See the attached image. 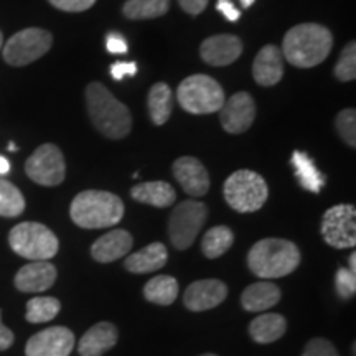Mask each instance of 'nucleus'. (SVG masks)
Listing matches in <instances>:
<instances>
[{
    "label": "nucleus",
    "instance_id": "25",
    "mask_svg": "<svg viewBox=\"0 0 356 356\" xmlns=\"http://www.w3.org/2000/svg\"><path fill=\"white\" fill-rule=\"evenodd\" d=\"M147 108L155 126H163L170 119L173 111V92L170 86L165 83L154 84L147 96Z\"/></svg>",
    "mask_w": 356,
    "mask_h": 356
},
{
    "label": "nucleus",
    "instance_id": "19",
    "mask_svg": "<svg viewBox=\"0 0 356 356\" xmlns=\"http://www.w3.org/2000/svg\"><path fill=\"white\" fill-rule=\"evenodd\" d=\"M252 76L261 86H274L284 76V56L275 44H266L257 53L252 65Z\"/></svg>",
    "mask_w": 356,
    "mask_h": 356
},
{
    "label": "nucleus",
    "instance_id": "45",
    "mask_svg": "<svg viewBox=\"0 0 356 356\" xmlns=\"http://www.w3.org/2000/svg\"><path fill=\"white\" fill-rule=\"evenodd\" d=\"M8 150H10V152H15L17 150V147L13 145V142H10V145H8Z\"/></svg>",
    "mask_w": 356,
    "mask_h": 356
},
{
    "label": "nucleus",
    "instance_id": "23",
    "mask_svg": "<svg viewBox=\"0 0 356 356\" xmlns=\"http://www.w3.org/2000/svg\"><path fill=\"white\" fill-rule=\"evenodd\" d=\"M131 197L139 203L150 204L155 208H168L175 203L177 193L167 181H144L132 186Z\"/></svg>",
    "mask_w": 356,
    "mask_h": 356
},
{
    "label": "nucleus",
    "instance_id": "30",
    "mask_svg": "<svg viewBox=\"0 0 356 356\" xmlns=\"http://www.w3.org/2000/svg\"><path fill=\"white\" fill-rule=\"evenodd\" d=\"M61 304L55 297H35L26 302V322L44 323L50 322L60 314Z\"/></svg>",
    "mask_w": 356,
    "mask_h": 356
},
{
    "label": "nucleus",
    "instance_id": "42",
    "mask_svg": "<svg viewBox=\"0 0 356 356\" xmlns=\"http://www.w3.org/2000/svg\"><path fill=\"white\" fill-rule=\"evenodd\" d=\"M8 172H10V163H8V160L6 157L0 155V175H7Z\"/></svg>",
    "mask_w": 356,
    "mask_h": 356
},
{
    "label": "nucleus",
    "instance_id": "11",
    "mask_svg": "<svg viewBox=\"0 0 356 356\" xmlns=\"http://www.w3.org/2000/svg\"><path fill=\"white\" fill-rule=\"evenodd\" d=\"M322 236L332 248L346 249L356 244V208L353 204H337L325 211Z\"/></svg>",
    "mask_w": 356,
    "mask_h": 356
},
{
    "label": "nucleus",
    "instance_id": "37",
    "mask_svg": "<svg viewBox=\"0 0 356 356\" xmlns=\"http://www.w3.org/2000/svg\"><path fill=\"white\" fill-rule=\"evenodd\" d=\"M106 48H108L109 53L113 55H124L129 50V44L126 42V38L122 37L121 33H109L108 40H106Z\"/></svg>",
    "mask_w": 356,
    "mask_h": 356
},
{
    "label": "nucleus",
    "instance_id": "40",
    "mask_svg": "<svg viewBox=\"0 0 356 356\" xmlns=\"http://www.w3.org/2000/svg\"><path fill=\"white\" fill-rule=\"evenodd\" d=\"M180 7L190 15H200L208 6V0H178Z\"/></svg>",
    "mask_w": 356,
    "mask_h": 356
},
{
    "label": "nucleus",
    "instance_id": "10",
    "mask_svg": "<svg viewBox=\"0 0 356 356\" xmlns=\"http://www.w3.org/2000/svg\"><path fill=\"white\" fill-rule=\"evenodd\" d=\"M25 172L30 180L42 186H56L63 184L66 177V163L61 150L55 144L40 145L26 159Z\"/></svg>",
    "mask_w": 356,
    "mask_h": 356
},
{
    "label": "nucleus",
    "instance_id": "27",
    "mask_svg": "<svg viewBox=\"0 0 356 356\" xmlns=\"http://www.w3.org/2000/svg\"><path fill=\"white\" fill-rule=\"evenodd\" d=\"M144 297L157 305H172L178 297V282L172 275H157L144 287Z\"/></svg>",
    "mask_w": 356,
    "mask_h": 356
},
{
    "label": "nucleus",
    "instance_id": "18",
    "mask_svg": "<svg viewBox=\"0 0 356 356\" xmlns=\"http://www.w3.org/2000/svg\"><path fill=\"white\" fill-rule=\"evenodd\" d=\"M134 246L132 234L126 229H113L91 246V256L101 264L121 259Z\"/></svg>",
    "mask_w": 356,
    "mask_h": 356
},
{
    "label": "nucleus",
    "instance_id": "32",
    "mask_svg": "<svg viewBox=\"0 0 356 356\" xmlns=\"http://www.w3.org/2000/svg\"><path fill=\"white\" fill-rule=\"evenodd\" d=\"M335 76L340 81H353L356 78V43L350 42L341 51L340 60L335 66Z\"/></svg>",
    "mask_w": 356,
    "mask_h": 356
},
{
    "label": "nucleus",
    "instance_id": "4",
    "mask_svg": "<svg viewBox=\"0 0 356 356\" xmlns=\"http://www.w3.org/2000/svg\"><path fill=\"white\" fill-rule=\"evenodd\" d=\"M70 216L84 229L109 228L124 216V203L118 195L102 190H86L73 198Z\"/></svg>",
    "mask_w": 356,
    "mask_h": 356
},
{
    "label": "nucleus",
    "instance_id": "41",
    "mask_svg": "<svg viewBox=\"0 0 356 356\" xmlns=\"http://www.w3.org/2000/svg\"><path fill=\"white\" fill-rule=\"evenodd\" d=\"M13 340H15V337H13L12 330L2 323V310H0V351L10 348L13 345Z\"/></svg>",
    "mask_w": 356,
    "mask_h": 356
},
{
    "label": "nucleus",
    "instance_id": "39",
    "mask_svg": "<svg viewBox=\"0 0 356 356\" xmlns=\"http://www.w3.org/2000/svg\"><path fill=\"white\" fill-rule=\"evenodd\" d=\"M216 10L221 12L222 17L229 22H238L241 19V12L234 7L233 0H218Z\"/></svg>",
    "mask_w": 356,
    "mask_h": 356
},
{
    "label": "nucleus",
    "instance_id": "29",
    "mask_svg": "<svg viewBox=\"0 0 356 356\" xmlns=\"http://www.w3.org/2000/svg\"><path fill=\"white\" fill-rule=\"evenodd\" d=\"M234 234L228 226H215V228L208 229L203 236L202 251L208 259H216L225 254L228 249L233 246Z\"/></svg>",
    "mask_w": 356,
    "mask_h": 356
},
{
    "label": "nucleus",
    "instance_id": "6",
    "mask_svg": "<svg viewBox=\"0 0 356 356\" xmlns=\"http://www.w3.org/2000/svg\"><path fill=\"white\" fill-rule=\"evenodd\" d=\"M178 104L190 114H213L225 104L221 84L207 74H193L180 83L177 91Z\"/></svg>",
    "mask_w": 356,
    "mask_h": 356
},
{
    "label": "nucleus",
    "instance_id": "17",
    "mask_svg": "<svg viewBox=\"0 0 356 356\" xmlns=\"http://www.w3.org/2000/svg\"><path fill=\"white\" fill-rule=\"evenodd\" d=\"M56 267L48 261H32L15 275V287L20 292L38 293L48 291L56 280Z\"/></svg>",
    "mask_w": 356,
    "mask_h": 356
},
{
    "label": "nucleus",
    "instance_id": "36",
    "mask_svg": "<svg viewBox=\"0 0 356 356\" xmlns=\"http://www.w3.org/2000/svg\"><path fill=\"white\" fill-rule=\"evenodd\" d=\"M53 7L63 12H84L96 3V0H48Z\"/></svg>",
    "mask_w": 356,
    "mask_h": 356
},
{
    "label": "nucleus",
    "instance_id": "9",
    "mask_svg": "<svg viewBox=\"0 0 356 356\" xmlns=\"http://www.w3.org/2000/svg\"><path fill=\"white\" fill-rule=\"evenodd\" d=\"M53 44L50 32L43 29H25L7 40L3 60L10 66H26L47 55Z\"/></svg>",
    "mask_w": 356,
    "mask_h": 356
},
{
    "label": "nucleus",
    "instance_id": "43",
    "mask_svg": "<svg viewBox=\"0 0 356 356\" xmlns=\"http://www.w3.org/2000/svg\"><path fill=\"white\" fill-rule=\"evenodd\" d=\"M350 270H351V273L356 274V254H355V252L350 256Z\"/></svg>",
    "mask_w": 356,
    "mask_h": 356
},
{
    "label": "nucleus",
    "instance_id": "33",
    "mask_svg": "<svg viewBox=\"0 0 356 356\" xmlns=\"http://www.w3.org/2000/svg\"><path fill=\"white\" fill-rule=\"evenodd\" d=\"M337 132L351 149L356 147V113L355 109H343L335 119Z\"/></svg>",
    "mask_w": 356,
    "mask_h": 356
},
{
    "label": "nucleus",
    "instance_id": "24",
    "mask_svg": "<svg viewBox=\"0 0 356 356\" xmlns=\"http://www.w3.org/2000/svg\"><path fill=\"white\" fill-rule=\"evenodd\" d=\"M287 330V322L279 314H264L259 315L249 323V335L256 343L267 345L274 343L279 338L284 337Z\"/></svg>",
    "mask_w": 356,
    "mask_h": 356
},
{
    "label": "nucleus",
    "instance_id": "44",
    "mask_svg": "<svg viewBox=\"0 0 356 356\" xmlns=\"http://www.w3.org/2000/svg\"><path fill=\"white\" fill-rule=\"evenodd\" d=\"M239 2H241V6L244 7V8H249L252 6V3L256 2V0H239Z\"/></svg>",
    "mask_w": 356,
    "mask_h": 356
},
{
    "label": "nucleus",
    "instance_id": "35",
    "mask_svg": "<svg viewBox=\"0 0 356 356\" xmlns=\"http://www.w3.org/2000/svg\"><path fill=\"white\" fill-rule=\"evenodd\" d=\"M302 356H338L335 346L325 338H314L305 345Z\"/></svg>",
    "mask_w": 356,
    "mask_h": 356
},
{
    "label": "nucleus",
    "instance_id": "16",
    "mask_svg": "<svg viewBox=\"0 0 356 356\" xmlns=\"http://www.w3.org/2000/svg\"><path fill=\"white\" fill-rule=\"evenodd\" d=\"M243 53V43L236 35H215L207 38L200 47L204 63L211 66H228L234 63Z\"/></svg>",
    "mask_w": 356,
    "mask_h": 356
},
{
    "label": "nucleus",
    "instance_id": "2",
    "mask_svg": "<svg viewBox=\"0 0 356 356\" xmlns=\"http://www.w3.org/2000/svg\"><path fill=\"white\" fill-rule=\"evenodd\" d=\"M86 106L95 127L108 139H124L132 129L126 104L115 99L104 84L91 83L86 88Z\"/></svg>",
    "mask_w": 356,
    "mask_h": 356
},
{
    "label": "nucleus",
    "instance_id": "26",
    "mask_svg": "<svg viewBox=\"0 0 356 356\" xmlns=\"http://www.w3.org/2000/svg\"><path fill=\"white\" fill-rule=\"evenodd\" d=\"M291 162L293 165V170H296V177L299 178L300 185L304 186L307 191L318 193V191L323 188L325 175L315 167L314 160H312L309 154L296 150V152L292 154Z\"/></svg>",
    "mask_w": 356,
    "mask_h": 356
},
{
    "label": "nucleus",
    "instance_id": "15",
    "mask_svg": "<svg viewBox=\"0 0 356 356\" xmlns=\"http://www.w3.org/2000/svg\"><path fill=\"white\" fill-rule=\"evenodd\" d=\"M228 297V287L218 279H204L190 284L184 293L185 307L191 312L215 309Z\"/></svg>",
    "mask_w": 356,
    "mask_h": 356
},
{
    "label": "nucleus",
    "instance_id": "46",
    "mask_svg": "<svg viewBox=\"0 0 356 356\" xmlns=\"http://www.w3.org/2000/svg\"><path fill=\"white\" fill-rule=\"evenodd\" d=\"M2 44H3V35L0 32V51H2Z\"/></svg>",
    "mask_w": 356,
    "mask_h": 356
},
{
    "label": "nucleus",
    "instance_id": "38",
    "mask_svg": "<svg viewBox=\"0 0 356 356\" xmlns=\"http://www.w3.org/2000/svg\"><path fill=\"white\" fill-rule=\"evenodd\" d=\"M136 73H137V63H134V61H127V63H124V61H118V63L111 66V74H113V78L118 79V81L126 76H134Z\"/></svg>",
    "mask_w": 356,
    "mask_h": 356
},
{
    "label": "nucleus",
    "instance_id": "3",
    "mask_svg": "<svg viewBox=\"0 0 356 356\" xmlns=\"http://www.w3.org/2000/svg\"><path fill=\"white\" fill-rule=\"evenodd\" d=\"M300 264V251L296 243L282 238L257 241L248 254L251 273L262 279H279L292 274Z\"/></svg>",
    "mask_w": 356,
    "mask_h": 356
},
{
    "label": "nucleus",
    "instance_id": "1",
    "mask_svg": "<svg viewBox=\"0 0 356 356\" xmlns=\"http://www.w3.org/2000/svg\"><path fill=\"white\" fill-rule=\"evenodd\" d=\"M333 48V35L327 26L300 24L284 37L282 50L289 63L297 68H314L327 60Z\"/></svg>",
    "mask_w": 356,
    "mask_h": 356
},
{
    "label": "nucleus",
    "instance_id": "20",
    "mask_svg": "<svg viewBox=\"0 0 356 356\" xmlns=\"http://www.w3.org/2000/svg\"><path fill=\"white\" fill-rule=\"evenodd\" d=\"M118 338L119 332L114 323L99 322L84 333L78 343V351L81 356H102L106 351L114 348Z\"/></svg>",
    "mask_w": 356,
    "mask_h": 356
},
{
    "label": "nucleus",
    "instance_id": "28",
    "mask_svg": "<svg viewBox=\"0 0 356 356\" xmlns=\"http://www.w3.org/2000/svg\"><path fill=\"white\" fill-rule=\"evenodd\" d=\"M170 0H127L122 12L131 20H149L165 15Z\"/></svg>",
    "mask_w": 356,
    "mask_h": 356
},
{
    "label": "nucleus",
    "instance_id": "31",
    "mask_svg": "<svg viewBox=\"0 0 356 356\" xmlns=\"http://www.w3.org/2000/svg\"><path fill=\"white\" fill-rule=\"evenodd\" d=\"M25 210V198L22 191L10 181L0 178V216L15 218Z\"/></svg>",
    "mask_w": 356,
    "mask_h": 356
},
{
    "label": "nucleus",
    "instance_id": "8",
    "mask_svg": "<svg viewBox=\"0 0 356 356\" xmlns=\"http://www.w3.org/2000/svg\"><path fill=\"white\" fill-rule=\"evenodd\" d=\"M208 216L207 204L197 200H185L178 203L168 220V234L173 248L185 251L195 243Z\"/></svg>",
    "mask_w": 356,
    "mask_h": 356
},
{
    "label": "nucleus",
    "instance_id": "22",
    "mask_svg": "<svg viewBox=\"0 0 356 356\" xmlns=\"http://www.w3.org/2000/svg\"><path fill=\"white\" fill-rule=\"evenodd\" d=\"M282 292L270 280L251 284L241 296V304L248 312H264L279 304Z\"/></svg>",
    "mask_w": 356,
    "mask_h": 356
},
{
    "label": "nucleus",
    "instance_id": "5",
    "mask_svg": "<svg viewBox=\"0 0 356 356\" xmlns=\"http://www.w3.org/2000/svg\"><path fill=\"white\" fill-rule=\"evenodd\" d=\"M8 244L15 254L29 261H50L60 248L56 234L42 222L35 221L13 226L8 233Z\"/></svg>",
    "mask_w": 356,
    "mask_h": 356
},
{
    "label": "nucleus",
    "instance_id": "14",
    "mask_svg": "<svg viewBox=\"0 0 356 356\" xmlns=\"http://www.w3.org/2000/svg\"><path fill=\"white\" fill-rule=\"evenodd\" d=\"M173 175L190 197H204L210 190V175L197 157L185 155L177 159L173 162Z\"/></svg>",
    "mask_w": 356,
    "mask_h": 356
},
{
    "label": "nucleus",
    "instance_id": "21",
    "mask_svg": "<svg viewBox=\"0 0 356 356\" xmlns=\"http://www.w3.org/2000/svg\"><path fill=\"white\" fill-rule=\"evenodd\" d=\"M168 251L165 244L152 243L134 252L126 259V269L132 274H147L162 269L167 264Z\"/></svg>",
    "mask_w": 356,
    "mask_h": 356
},
{
    "label": "nucleus",
    "instance_id": "34",
    "mask_svg": "<svg viewBox=\"0 0 356 356\" xmlns=\"http://www.w3.org/2000/svg\"><path fill=\"white\" fill-rule=\"evenodd\" d=\"M335 287L337 293L341 299H350V297H353L356 292V274L351 273L346 267L338 269V273L335 275Z\"/></svg>",
    "mask_w": 356,
    "mask_h": 356
},
{
    "label": "nucleus",
    "instance_id": "13",
    "mask_svg": "<svg viewBox=\"0 0 356 356\" xmlns=\"http://www.w3.org/2000/svg\"><path fill=\"white\" fill-rule=\"evenodd\" d=\"M256 118V102L246 91L236 92L225 101L220 109L221 126L228 134H243L252 126Z\"/></svg>",
    "mask_w": 356,
    "mask_h": 356
},
{
    "label": "nucleus",
    "instance_id": "7",
    "mask_svg": "<svg viewBox=\"0 0 356 356\" xmlns=\"http://www.w3.org/2000/svg\"><path fill=\"white\" fill-rule=\"evenodd\" d=\"M226 203L238 213H254L261 210L269 197L266 180L252 170H238L228 177L222 186Z\"/></svg>",
    "mask_w": 356,
    "mask_h": 356
},
{
    "label": "nucleus",
    "instance_id": "47",
    "mask_svg": "<svg viewBox=\"0 0 356 356\" xmlns=\"http://www.w3.org/2000/svg\"><path fill=\"white\" fill-rule=\"evenodd\" d=\"M200 356H216V355H213V353H204V355H200Z\"/></svg>",
    "mask_w": 356,
    "mask_h": 356
},
{
    "label": "nucleus",
    "instance_id": "12",
    "mask_svg": "<svg viewBox=\"0 0 356 356\" xmlns=\"http://www.w3.org/2000/svg\"><path fill=\"white\" fill-rule=\"evenodd\" d=\"M73 332L66 327H51L42 330L26 341V356H70L74 348Z\"/></svg>",
    "mask_w": 356,
    "mask_h": 356
}]
</instances>
